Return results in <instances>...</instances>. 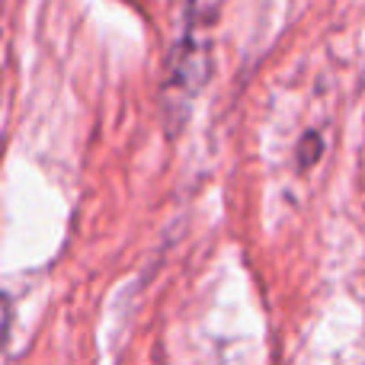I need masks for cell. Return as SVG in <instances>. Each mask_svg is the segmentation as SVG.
Returning <instances> with one entry per match:
<instances>
[{
    "label": "cell",
    "mask_w": 365,
    "mask_h": 365,
    "mask_svg": "<svg viewBox=\"0 0 365 365\" xmlns=\"http://www.w3.org/2000/svg\"><path fill=\"white\" fill-rule=\"evenodd\" d=\"M321 148H324V145H321V135H317V132L304 135V138H302V148H298V164H302V167H311L317 158H321Z\"/></svg>",
    "instance_id": "obj_1"
}]
</instances>
